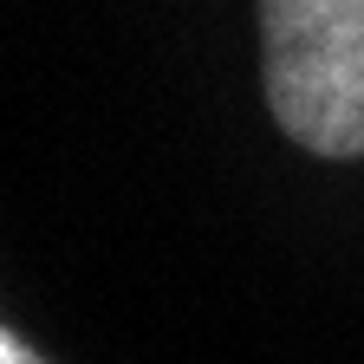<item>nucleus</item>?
Instances as JSON below:
<instances>
[{
    "mask_svg": "<svg viewBox=\"0 0 364 364\" xmlns=\"http://www.w3.org/2000/svg\"><path fill=\"white\" fill-rule=\"evenodd\" d=\"M260 72L299 150L364 156V0H260Z\"/></svg>",
    "mask_w": 364,
    "mask_h": 364,
    "instance_id": "nucleus-1",
    "label": "nucleus"
},
{
    "mask_svg": "<svg viewBox=\"0 0 364 364\" xmlns=\"http://www.w3.org/2000/svg\"><path fill=\"white\" fill-rule=\"evenodd\" d=\"M0 364H46V358H39L20 332H0Z\"/></svg>",
    "mask_w": 364,
    "mask_h": 364,
    "instance_id": "nucleus-2",
    "label": "nucleus"
}]
</instances>
